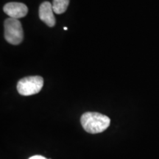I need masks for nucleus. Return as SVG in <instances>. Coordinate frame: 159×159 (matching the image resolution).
Instances as JSON below:
<instances>
[{"label":"nucleus","instance_id":"7ed1b4c3","mask_svg":"<svg viewBox=\"0 0 159 159\" xmlns=\"http://www.w3.org/2000/svg\"><path fill=\"white\" fill-rule=\"evenodd\" d=\"M43 85V79L41 76L24 77L18 82L17 91L23 96H30L40 92Z\"/></svg>","mask_w":159,"mask_h":159},{"label":"nucleus","instance_id":"20e7f679","mask_svg":"<svg viewBox=\"0 0 159 159\" xmlns=\"http://www.w3.org/2000/svg\"><path fill=\"white\" fill-rule=\"evenodd\" d=\"M3 11L10 18L19 19L25 17L28 13L27 5L21 2H9L4 6Z\"/></svg>","mask_w":159,"mask_h":159},{"label":"nucleus","instance_id":"f03ea898","mask_svg":"<svg viewBox=\"0 0 159 159\" xmlns=\"http://www.w3.org/2000/svg\"><path fill=\"white\" fill-rule=\"evenodd\" d=\"M5 39L9 43L18 45L22 42L24 31L21 24L18 19L8 18L5 21Z\"/></svg>","mask_w":159,"mask_h":159},{"label":"nucleus","instance_id":"f257e3e1","mask_svg":"<svg viewBox=\"0 0 159 159\" xmlns=\"http://www.w3.org/2000/svg\"><path fill=\"white\" fill-rule=\"evenodd\" d=\"M81 125L89 134H99L110 126L111 119L108 116L97 112H87L80 119Z\"/></svg>","mask_w":159,"mask_h":159},{"label":"nucleus","instance_id":"6e6552de","mask_svg":"<svg viewBox=\"0 0 159 159\" xmlns=\"http://www.w3.org/2000/svg\"><path fill=\"white\" fill-rule=\"evenodd\" d=\"M64 30H67V27H64Z\"/></svg>","mask_w":159,"mask_h":159},{"label":"nucleus","instance_id":"39448f33","mask_svg":"<svg viewBox=\"0 0 159 159\" xmlns=\"http://www.w3.org/2000/svg\"><path fill=\"white\" fill-rule=\"evenodd\" d=\"M39 18L49 27H52L55 25V18L54 16L52 5L49 2H43L39 7Z\"/></svg>","mask_w":159,"mask_h":159},{"label":"nucleus","instance_id":"423d86ee","mask_svg":"<svg viewBox=\"0 0 159 159\" xmlns=\"http://www.w3.org/2000/svg\"><path fill=\"white\" fill-rule=\"evenodd\" d=\"M69 4V0H53L52 7L54 13L61 14L66 11Z\"/></svg>","mask_w":159,"mask_h":159},{"label":"nucleus","instance_id":"0eeeda50","mask_svg":"<svg viewBox=\"0 0 159 159\" xmlns=\"http://www.w3.org/2000/svg\"><path fill=\"white\" fill-rule=\"evenodd\" d=\"M29 159H47V158H46L45 157L41 156H34L30 157Z\"/></svg>","mask_w":159,"mask_h":159}]
</instances>
